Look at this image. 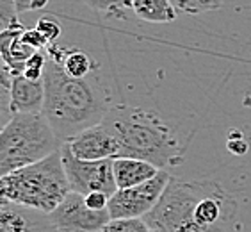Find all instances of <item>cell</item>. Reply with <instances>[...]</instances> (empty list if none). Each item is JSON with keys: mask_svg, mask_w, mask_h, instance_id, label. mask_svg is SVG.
Segmentation results:
<instances>
[{"mask_svg": "<svg viewBox=\"0 0 251 232\" xmlns=\"http://www.w3.org/2000/svg\"><path fill=\"white\" fill-rule=\"evenodd\" d=\"M237 200L216 180H180L171 177L143 220L159 232H235Z\"/></svg>", "mask_w": 251, "mask_h": 232, "instance_id": "obj_1", "label": "cell"}, {"mask_svg": "<svg viewBox=\"0 0 251 232\" xmlns=\"http://www.w3.org/2000/svg\"><path fill=\"white\" fill-rule=\"evenodd\" d=\"M49 56V54H47ZM45 104L41 115L61 141L103 121L112 102L97 68L87 77H70L53 58L45 68Z\"/></svg>", "mask_w": 251, "mask_h": 232, "instance_id": "obj_2", "label": "cell"}, {"mask_svg": "<svg viewBox=\"0 0 251 232\" xmlns=\"http://www.w3.org/2000/svg\"><path fill=\"white\" fill-rule=\"evenodd\" d=\"M101 123L116 136L120 145L118 157L148 161L160 170L175 168L184 161L189 140H182L155 111L112 104Z\"/></svg>", "mask_w": 251, "mask_h": 232, "instance_id": "obj_3", "label": "cell"}, {"mask_svg": "<svg viewBox=\"0 0 251 232\" xmlns=\"http://www.w3.org/2000/svg\"><path fill=\"white\" fill-rule=\"evenodd\" d=\"M70 191L61 146L0 180V202H15L47 214L52 213Z\"/></svg>", "mask_w": 251, "mask_h": 232, "instance_id": "obj_4", "label": "cell"}, {"mask_svg": "<svg viewBox=\"0 0 251 232\" xmlns=\"http://www.w3.org/2000/svg\"><path fill=\"white\" fill-rule=\"evenodd\" d=\"M45 116L13 115L0 132V180L16 170L32 165L61 146Z\"/></svg>", "mask_w": 251, "mask_h": 232, "instance_id": "obj_5", "label": "cell"}, {"mask_svg": "<svg viewBox=\"0 0 251 232\" xmlns=\"http://www.w3.org/2000/svg\"><path fill=\"white\" fill-rule=\"evenodd\" d=\"M61 155L66 172L68 182L72 191L87 195L93 191H101L109 197L116 193V179H114V159H100V161H86L78 159L73 154L66 141L61 143Z\"/></svg>", "mask_w": 251, "mask_h": 232, "instance_id": "obj_6", "label": "cell"}, {"mask_svg": "<svg viewBox=\"0 0 251 232\" xmlns=\"http://www.w3.org/2000/svg\"><path fill=\"white\" fill-rule=\"evenodd\" d=\"M171 175L168 170H160L153 179L132 188L116 189V193L109 199V214L116 218H145L157 205Z\"/></svg>", "mask_w": 251, "mask_h": 232, "instance_id": "obj_7", "label": "cell"}, {"mask_svg": "<svg viewBox=\"0 0 251 232\" xmlns=\"http://www.w3.org/2000/svg\"><path fill=\"white\" fill-rule=\"evenodd\" d=\"M50 218L57 232H100L111 222L109 209H91L86 203V195L78 191H70Z\"/></svg>", "mask_w": 251, "mask_h": 232, "instance_id": "obj_8", "label": "cell"}, {"mask_svg": "<svg viewBox=\"0 0 251 232\" xmlns=\"http://www.w3.org/2000/svg\"><path fill=\"white\" fill-rule=\"evenodd\" d=\"M66 143L78 159L100 161L114 159L120 155V145H118L116 136L112 134L103 123L84 129L82 132L75 134Z\"/></svg>", "mask_w": 251, "mask_h": 232, "instance_id": "obj_9", "label": "cell"}, {"mask_svg": "<svg viewBox=\"0 0 251 232\" xmlns=\"http://www.w3.org/2000/svg\"><path fill=\"white\" fill-rule=\"evenodd\" d=\"M0 232H57L50 214L15 202H0Z\"/></svg>", "mask_w": 251, "mask_h": 232, "instance_id": "obj_10", "label": "cell"}, {"mask_svg": "<svg viewBox=\"0 0 251 232\" xmlns=\"http://www.w3.org/2000/svg\"><path fill=\"white\" fill-rule=\"evenodd\" d=\"M45 104V81H32L25 75L11 79V109L15 115H39Z\"/></svg>", "mask_w": 251, "mask_h": 232, "instance_id": "obj_11", "label": "cell"}, {"mask_svg": "<svg viewBox=\"0 0 251 232\" xmlns=\"http://www.w3.org/2000/svg\"><path fill=\"white\" fill-rule=\"evenodd\" d=\"M24 30V24L18 22L11 29L0 34V58L4 59V63L7 64L11 75H20L24 72L25 61L34 52H38V50L32 49L30 45H27L24 41V38H22Z\"/></svg>", "mask_w": 251, "mask_h": 232, "instance_id": "obj_12", "label": "cell"}, {"mask_svg": "<svg viewBox=\"0 0 251 232\" xmlns=\"http://www.w3.org/2000/svg\"><path fill=\"white\" fill-rule=\"evenodd\" d=\"M112 168H114V179H116L118 189L143 184L153 179L160 172L159 166L151 165L148 161L135 159V157H114Z\"/></svg>", "mask_w": 251, "mask_h": 232, "instance_id": "obj_13", "label": "cell"}, {"mask_svg": "<svg viewBox=\"0 0 251 232\" xmlns=\"http://www.w3.org/2000/svg\"><path fill=\"white\" fill-rule=\"evenodd\" d=\"M132 13L148 24H171L178 16L171 0H132Z\"/></svg>", "mask_w": 251, "mask_h": 232, "instance_id": "obj_14", "label": "cell"}, {"mask_svg": "<svg viewBox=\"0 0 251 232\" xmlns=\"http://www.w3.org/2000/svg\"><path fill=\"white\" fill-rule=\"evenodd\" d=\"M178 15H203L218 11L225 5V0H171Z\"/></svg>", "mask_w": 251, "mask_h": 232, "instance_id": "obj_15", "label": "cell"}, {"mask_svg": "<svg viewBox=\"0 0 251 232\" xmlns=\"http://www.w3.org/2000/svg\"><path fill=\"white\" fill-rule=\"evenodd\" d=\"M91 9L103 15L123 18L126 11H132V0H84Z\"/></svg>", "mask_w": 251, "mask_h": 232, "instance_id": "obj_16", "label": "cell"}, {"mask_svg": "<svg viewBox=\"0 0 251 232\" xmlns=\"http://www.w3.org/2000/svg\"><path fill=\"white\" fill-rule=\"evenodd\" d=\"M150 227L143 218H116L107 223L100 232H148Z\"/></svg>", "mask_w": 251, "mask_h": 232, "instance_id": "obj_17", "label": "cell"}, {"mask_svg": "<svg viewBox=\"0 0 251 232\" xmlns=\"http://www.w3.org/2000/svg\"><path fill=\"white\" fill-rule=\"evenodd\" d=\"M47 49L45 50H38V52H34L24 64V72L22 75H25L27 79H32V81H39V79H43L45 75V68H47Z\"/></svg>", "mask_w": 251, "mask_h": 232, "instance_id": "obj_18", "label": "cell"}, {"mask_svg": "<svg viewBox=\"0 0 251 232\" xmlns=\"http://www.w3.org/2000/svg\"><path fill=\"white\" fill-rule=\"evenodd\" d=\"M18 13L15 0H0V34L18 24Z\"/></svg>", "mask_w": 251, "mask_h": 232, "instance_id": "obj_19", "label": "cell"}, {"mask_svg": "<svg viewBox=\"0 0 251 232\" xmlns=\"http://www.w3.org/2000/svg\"><path fill=\"white\" fill-rule=\"evenodd\" d=\"M36 29L43 34L49 43L57 41V39L61 38V34H63V29H61L59 22H55V20L50 18V16H43V18H39L38 22H36Z\"/></svg>", "mask_w": 251, "mask_h": 232, "instance_id": "obj_20", "label": "cell"}, {"mask_svg": "<svg viewBox=\"0 0 251 232\" xmlns=\"http://www.w3.org/2000/svg\"><path fill=\"white\" fill-rule=\"evenodd\" d=\"M13 109H11V87L7 89H0V132L4 131L13 118Z\"/></svg>", "mask_w": 251, "mask_h": 232, "instance_id": "obj_21", "label": "cell"}, {"mask_svg": "<svg viewBox=\"0 0 251 232\" xmlns=\"http://www.w3.org/2000/svg\"><path fill=\"white\" fill-rule=\"evenodd\" d=\"M22 38H24L25 43L30 45V47L36 50H45L50 45L49 41H47V38H45L43 34L39 32L36 27H32V29H25L24 34H22Z\"/></svg>", "mask_w": 251, "mask_h": 232, "instance_id": "obj_22", "label": "cell"}, {"mask_svg": "<svg viewBox=\"0 0 251 232\" xmlns=\"http://www.w3.org/2000/svg\"><path fill=\"white\" fill-rule=\"evenodd\" d=\"M109 195L101 193V191H93V193L86 195V203L91 209H97V211H103V209H109Z\"/></svg>", "mask_w": 251, "mask_h": 232, "instance_id": "obj_23", "label": "cell"}, {"mask_svg": "<svg viewBox=\"0 0 251 232\" xmlns=\"http://www.w3.org/2000/svg\"><path fill=\"white\" fill-rule=\"evenodd\" d=\"M228 150L232 152V154H237V155H242L246 154L248 148H250V145H248V141L242 138L239 132H233V134H230V138H228V143H226Z\"/></svg>", "mask_w": 251, "mask_h": 232, "instance_id": "obj_24", "label": "cell"}, {"mask_svg": "<svg viewBox=\"0 0 251 232\" xmlns=\"http://www.w3.org/2000/svg\"><path fill=\"white\" fill-rule=\"evenodd\" d=\"M11 79H13V75H11L9 68L4 63V59L0 58V89L11 87Z\"/></svg>", "mask_w": 251, "mask_h": 232, "instance_id": "obj_25", "label": "cell"}, {"mask_svg": "<svg viewBox=\"0 0 251 232\" xmlns=\"http://www.w3.org/2000/svg\"><path fill=\"white\" fill-rule=\"evenodd\" d=\"M32 2L34 0H15V4H16V7H18L20 13H29Z\"/></svg>", "mask_w": 251, "mask_h": 232, "instance_id": "obj_26", "label": "cell"}, {"mask_svg": "<svg viewBox=\"0 0 251 232\" xmlns=\"http://www.w3.org/2000/svg\"><path fill=\"white\" fill-rule=\"evenodd\" d=\"M148 232H159V231H155V229H150V231H148Z\"/></svg>", "mask_w": 251, "mask_h": 232, "instance_id": "obj_27", "label": "cell"}]
</instances>
